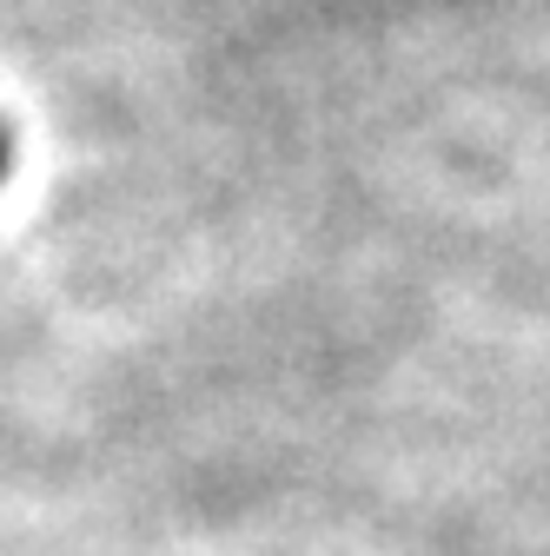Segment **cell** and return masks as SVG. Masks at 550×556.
I'll return each mask as SVG.
<instances>
[{"instance_id": "obj_1", "label": "cell", "mask_w": 550, "mask_h": 556, "mask_svg": "<svg viewBox=\"0 0 550 556\" xmlns=\"http://www.w3.org/2000/svg\"><path fill=\"white\" fill-rule=\"evenodd\" d=\"M8 160H14V147H8V126H0V179H8Z\"/></svg>"}]
</instances>
